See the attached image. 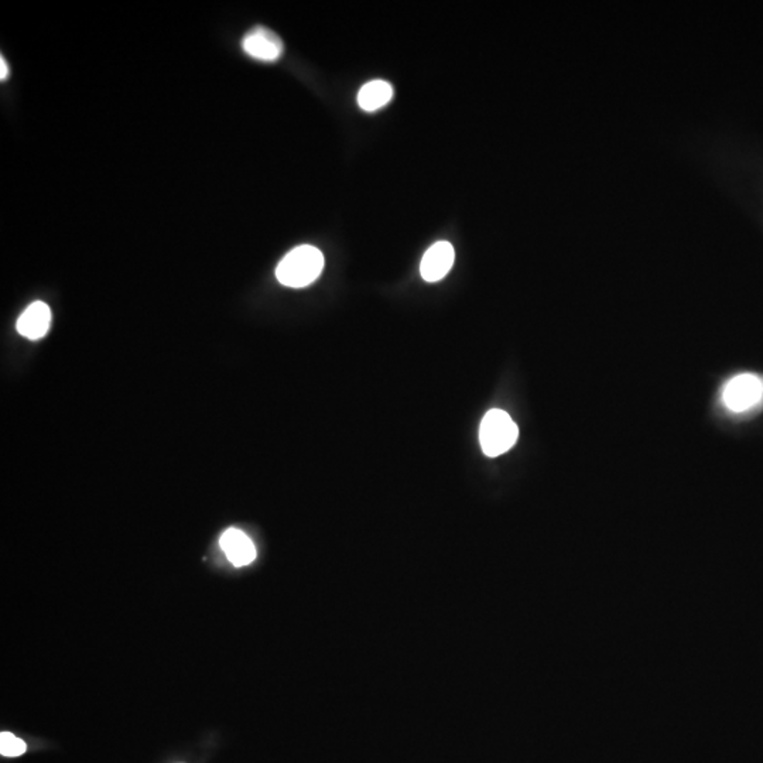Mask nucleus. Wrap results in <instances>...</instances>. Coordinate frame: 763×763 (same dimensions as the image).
Masks as SVG:
<instances>
[{
  "instance_id": "obj_1",
  "label": "nucleus",
  "mask_w": 763,
  "mask_h": 763,
  "mask_svg": "<svg viewBox=\"0 0 763 763\" xmlns=\"http://www.w3.org/2000/svg\"><path fill=\"white\" fill-rule=\"evenodd\" d=\"M326 259L320 249L311 245L294 248L276 268V278L283 286L303 289L320 278Z\"/></svg>"
},
{
  "instance_id": "obj_2",
  "label": "nucleus",
  "mask_w": 763,
  "mask_h": 763,
  "mask_svg": "<svg viewBox=\"0 0 763 763\" xmlns=\"http://www.w3.org/2000/svg\"><path fill=\"white\" fill-rule=\"evenodd\" d=\"M519 428L506 411L493 409L481 421L480 443L486 457H500L515 446Z\"/></svg>"
},
{
  "instance_id": "obj_3",
  "label": "nucleus",
  "mask_w": 763,
  "mask_h": 763,
  "mask_svg": "<svg viewBox=\"0 0 763 763\" xmlns=\"http://www.w3.org/2000/svg\"><path fill=\"white\" fill-rule=\"evenodd\" d=\"M763 400V379L755 373H740L728 382L722 391V401L728 410L744 413L757 408Z\"/></svg>"
},
{
  "instance_id": "obj_4",
  "label": "nucleus",
  "mask_w": 763,
  "mask_h": 763,
  "mask_svg": "<svg viewBox=\"0 0 763 763\" xmlns=\"http://www.w3.org/2000/svg\"><path fill=\"white\" fill-rule=\"evenodd\" d=\"M242 49L259 61H278L283 54V41L278 34L264 27H254L242 40Z\"/></svg>"
},
{
  "instance_id": "obj_5",
  "label": "nucleus",
  "mask_w": 763,
  "mask_h": 763,
  "mask_svg": "<svg viewBox=\"0 0 763 763\" xmlns=\"http://www.w3.org/2000/svg\"><path fill=\"white\" fill-rule=\"evenodd\" d=\"M454 259H455V253L451 244L444 241L434 244L421 259V278L430 283L441 280L453 268Z\"/></svg>"
},
{
  "instance_id": "obj_6",
  "label": "nucleus",
  "mask_w": 763,
  "mask_h": 763,
  "mask_svg": "<svg viewBox=\"0 0 763 763\" xmlns=\"http://www.w3.org/2000/svg\"><path fill=\"white\" fill-rule=\"evenodd\" d=\"M50 326H51V310L42 301H34L33 304H30L16 323L20 336L33 341L46 336Z\"/></svg>"
},
{
  "instance_id": "obj_7",
  "label": "nucleus",
  "mask_w": 763,
  "mask_h": 763,
  "mask_svg": "<svg viewBox=\"0 0 763 763\" xmlns=\"http://www.w3.org/2000/svg\"><path fill=\"white\" fill-rule=\"evenodd\" d=\"M222 550L225 551L226 557L235 567H244L251 565L256 558V547L251 538L239 529H228L221 536Z\"/></svg>"
},
{
  "instance_id": "obj_8",
  "label": "nucleus",
  "mask_w": 763,
  "mask_h": 763,
  "mask_svg": "<svg viewBox=\"0 0 763 763\" xmlns=\"http://www.w3.org/2000/svg\"><path fill=\"white\" fill-rule=\"evenodd\" d=\"M393 87L389 82L375 79L366 82L358 92V104L363 111L373 112L383 108L393 98Z\"/></svg>"
},
{
  "instance_id": "obj_9",
  "label": "nucleus",
  "mask_w": 763,
  "mask_h": 763,
  "mask_svg": "<svg viewBox=\"0 0 763 763\" xmlns=\"http://www.w3.org/2000/svg\"><path fill=\"white\" fill-rule=\"evenodd\" d=\"M26 744L20 738L14 737L10 732L0 734V754L4 757H20L26 752Z\"/></svg>"
},
{
  "instance_id": "obj_10",
  "label": "nucleus",
  "mask_w": 763,
  "mask_h": 763,
  "mask_svg": "<svg viewBox=\"0 0 763 763\" xmlns=\"http://www.w3.org/2000/svg\"><path fill=\"white\" fill-rule=\"evenodd\" d=\"M0 69H2V71H0V78H2V81H5V79L9 77V67H7V62L5 61L4 57L0 60Z\"/></svg>"
}]
</instances>
